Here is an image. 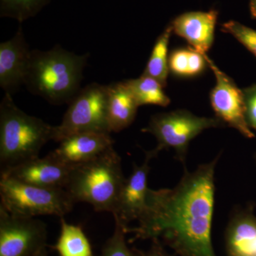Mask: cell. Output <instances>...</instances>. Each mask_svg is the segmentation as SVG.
I'll list each match as a JSON object with an SVG mask.
<instances>
[{
  "mask_svg": "<svg viewBox=\"0 0 256 256\" xmlns=\"http://www.w3.org/2000/svg\"><path fill=\"white\" fill-rule=\"evenodd\" d=\"M210 163L184 172L174 188L149 190L148 206L136 228V238H162L180 256H216L212 242L215 204V168Z\"/></svg>",
  "mask_w": 256,
  "mask_h": 256,
  "instance_id": "cell-1",
  "label": "cell"
},
{
  "mask_svg": "<svg viewBox=\"0 0 256 256\" xmlns=\"http://www.w3.org/2000/svg\"><path fill=\"white\" fill-rule=\"evenodd\" d=\"M88 54L76 55L57 46L32 50L24 85L30 92L55 105L70 102L80 92Z\"/></svg>",
  "mask_w": 256,
  "mask_h": 256,
  "instance_id": "cell-2",
  "label": "cell"
},
{
  "mask_svg": "<svg viewBox=\"0 0 256 256\" xmlns=\"http://www.w3.org/2000/svg\"><path fill=\"white\" fill-rule=\"evenodd\" d=\"M126 178L114 148L95 159L73 165L65 190L75 203L85 202L96 212L112 213Z\"/></svg>",
  "mask_w": 256,
  "mask_h": 256,
  "instance_id": "cell-3",
  "label": "cell"
},
{
  "mask_svg": "<svg viewBox=\"0 0 256 256\" xmlns=\"http://www.w3.org/2000/svg\"><path fill=\"white\" fill-rule=\"evenodd\" d=\"M53 126L25 114L5 94L0 104L1 171L38 158L42 148L52 140Z\"/></svg>",
  "mask_w": 256,
  "mask_h": 256,
  "instance_id": "cell-4",
  "label": "cell"
},
{
  "mask_svg": "<svg viewBox=\"0 0 256 256\" xmlns=\"http://www.w3.org/2000/svg\"><path fill=\"white\" fill-rule=\"evenodd\" d=\"M0 206L8 213L28 218L44 215L63 218L76 204L64 188L34 186L5 176L0 180Z\"/></svg>",
  "mask_w": 256,
  "mask_h": 256,
  "instance_id": "cell-5",
  "label": "cell"
},
{
  "mask_svg": "<svg viewBox=\"0 0 256 256\" xmlns=\"http://www.w3.org/2000/svg\"><path fill=\"white\" fill-rule=\"evenodd\" d=\"M222 126L223 122L217 118L198 117L185 110L154 114L142 132L153 134L158 146L146 154L153 159L160 152L172 149L175 158L186 166L188 144L192 140L205 130Z\"/></svg>",
  "mask_w": 256,
  "mask_h": 256,
  "instance_id": "cell-6",
  "label": "cell"
},
{
  "mask_svg": "<svg viewBox=\"0 0 256 256\" xmlns=\"http://www.w3.org/2000/svg\"><path fill=\"white\" fill-rule=\"evenodd\" d=\"M107 104V86L94 82L80 90L69 102L62 122L53 126L52 140L60 142L69 136L82 132L110 133Z\"/></svg>",
  "mask_w": 256,
  "mask_h": 256,
  "instance_id": "cell-7",
  "label": "cell"
},
{
  "mask_svg": "<svg viewBox=\"0 0 256 256\" xmlns=\"http://www.w3.org/2000/svg\"><path fill=\"white\" fill-rule=\"evenodd\" d=\"M46 239L42 220L16 216L0 206V256H34L46 248Z\"/></svg>",
  "mask_w": 256,
  "mask_h": 256,
  "instance_id": "cell-8",
  "label": "cell"
},
{
  "mask_svg": "<svg viewBox=\"0 0 256 256\" xmlns=\"http://www.w3.org/2000/svg\"><path fill=\"white\" fill-rule=\"evenodd\" d=\"M204 56L216 80L215 87L210 92V100L217 118L224 124L237 130L244 137L255 138L246 117L244 92L237 86L233 79L218 68L207 54Z\"/></svg>",
  "mask_w": 256,
  "mask_h": 256,
  "instance_id": "cell-9",
  "label": "cell"
},
{
  "mask_svg": "<svg viewBox=\"0 0 256 256\" xmlns=\"http://www.w3.org/2000/svg\"><path fill=\"white\" fill-rule=\"evenodd\" d=\"M152 159L146 154L144 163L140 166L133 164L130 176L126 178L118 200L116 203L112 215L114 222L126 228L133 220H139L144 214L148 206V178L150 166V162Z\"/></svg>",
  "mask_w": 256,
  "mask_h": 256,
  "instance_id": "cell-10",
  "label": "cell"
},
{
  "mask_svg": "<svg viewBox=\"0 0 256 256\" xmlns=\"http://www.w3.org/2000/svg\"><path fill=\"white\" fill-rule=\"evenodd\" d=\"M72 168L48 154L44 158H36L3 170L1 176L34 186L65 190Z\"/></svg>",
  "mask_w": 256,
  "mask_h": 256,
  "instance_id": "cell-11",
  "label": "cell"
},
{
  "mask_svg": "<svg viewBox=\"0 0 256 256\" xmlns=\"http://www.w3.org/2000/svg\"><path fill=\"white\" fill-rule=\"evenodd\" d=\"M31 54L22 28L12 38L0 44V86L5 94L12 95L24 84Z\"/></svg>",
  "mask_w": 256,
  "mask_h": 256,
  "instance_id": "cell-12",
  "label": "cell"
},
{
  "mask_svg": "<svg viewBox=\"0 0 256 256\" xmlns=\"http://www.w3.org/2000/svg\"><path fill=\"white\" fill-rule=\"evenodd\" d=\"M60 143L48 154L63 164L73 166L100 156L114 148V140L110 133L82 132L69 136Z\"/></svg>",
  "mask_w": 256,
  "mask_h": 256,
  "instance_id": "cell-13",
  "label": "cell"
},
{
  "mask_svg": "<svg viewBox=\"0 0 256 256\" xmlns=\"http://www.w3.org/2000/svg\"><path fill=\"white\" fill-rule=\"evenodd\" d=\"M218 15L216 10L188 12L178 15L170 25L173 32L184 38L191 48L204 55L213 44Z\"/></svg>",
  "mask_w": 256,
  "mask_h": 256,
  "instance_id": "cell-14",
  "label": "cell"
},
{
  "mask_svg": "<svg viewBox=\"0 0 256 256\" xmlns=\"http://www.w3.org/2000/svg\"><path fill=\"white\" fill-rule=\"evenodd\" d=\"M228 256H256V216L254 206L234 210L225 234Z\"/></svg>",
  "mask_w": 256,
  "mask_h": 256,
  "instance_id": "cell-15",
  "label": "cell"
},
{
  "mask_svg": "<svg viewBox=\"0 0 256 256\" xmlns=\"http://www.w3.org/2000/svg\"><path fill=\"white\" fill-rule=\"evenodd\" d=\"M108 86L107 120L110 132H119L136 118L139 105L124 82Z\"/></svg>",
  "mask_w": 256,
  "mask_h": 256,
  "instance_id": "cell-16",
  "label": "cell"
},
{
  "mask_svg": "<svg viewBox=\"0 0 256 256\" xmlns=\"http://www.w3.org/2000/svg\"><path fill=\"white\" fill-rule=\"evenodd\" d=\"M60 256H94L92 245L78 226L69 224L60 218V237L53 247Z\"/></svg>",
  "mask_w": 256,
  "mask_h": 256,
  "instance_id": "cell-17",
  "label": "cell"
},
{
  "mask_svg": "<svg viewBox=\"0 0 256 256\" xmlns=\"http://www.w3.org/2000/svg\"><path fill=\"white\" fill-rule=\"evenodd\" d=\"M172 33V28L170 24L158 37L143 73L156 78L164 87L166 86L170 72L168 47Z\"/></svg>",
  "mask_w": 256,
  "mask_h": 256,
  "instance_id": "cell-18",
  "label": "cell"
},
{
  "mask_svg": "<svg viewBox=\"0 0 256 256\" xmlns=\"http://www.w3.org/2000/svg\"><path fill=\"white\" fill-rule=\"evenodd\" d=\"M139 106L156 105L168 106L170 99L163 86L156 78L142 74L140 78L126 80Z\"/></svg>",
  "mask_w": 256,
  "mask_h": 256,
  "instance_id": "cell-19",
  "label": "cell"
},
{
  "mask_svg": "<svg viewBox=\"0 0 256 256\" xmlns=\"http://www.w3.org/2000/svg\"><path fill=\"white\" fill-rule=\"evenodd\" d=\"M50 0H0L1 18H14L23 22L38 14Z\"/></svg>",
  "mask_w": 256,
  "mask_h": 256,
  "instance_id": "cell-20",
  "label": "cell"
},
{
  "mask_svg": "<svg viewBox=\"0 0 256 256\" xmlns=\"http://www.w3.org/2000/svg\"><path fill=\"white\" fill-rule=\"evenodd\" d=\"M126 228L116 222L114 233L102 247L100 256H137L136 248H130L126 242Z\"/></svg>",
  "mask_w": 256,
  "mask_h": 256,
  "instance_id": "cell-21",
  "label": "cell"
},
{
  "mask_svg": "<svg viewBox=\"0 0 256 256\" xmlns=\"http://www.w3.org/2000/svg\"><path fill=\"white\" fill-rule=\"evenodd\" d=\"M222 31L230 34L256 56V31L236 21L223 24Z\"/></svg>",
  "mask_w": 256,
  "mask_h": 256,
  "instance_id": "cell-22",
  "label": "cell"
},
{
  "mask_svg": "<svg viewBox=\"0 0 256 256\" xmlns=\"http://www.w3.org/2000/svg\"><path fill=\"white\" fill-rule=\"evenodd\" d=\"M190 48H180L172 52L169 57V68L178 76L188 77Z\"/></svg>",
  "mask_w": 256,
  "mask_h": 256,
  "instance_id": "cell-23",
  "label": "cell"
},
{
  "mask_svg": "<svg viewBox=\"0 0 256 256\" xmlns=\"http://www.w3.org/2000/svg\"><path fill=\"white\" fill-rule=\"evenodd\" d=\"M246 104V117L250 129L256 131V84L244 90Z\"/></svg>",
  "mask_w": 256,
  "mask_h": 256,
  "instance_id": "cell-24",
  "label": "cell"
},
{
  "mask_svg": "<svg viewBox=\"0 0 256 256\" xmlns=\"http://www.w3.org/2000/svg\"><path fill=\"white\" fill-rule=\"evenodd\" d=\"M206 60L204 55L190 47L188 77L195 76L202 74L206 68Z\"/></svg>",
  "mask_w": 256,
  "mask_h": 256,
  "instance_id": "cell-25",
  "label": "cell"
},
{
  "mask_svg": "<svg viewBox=\"0 0 256 256\" xmlns=\"http://www.w3.org/2000/svg\"><path fill=\"white\" fill-rule=\"evenodd\" d=\"M152 245L146 252H142L136 249L137 256H171L164 250L160 242V239H152Z\"/></svg>",
  "mask_w": 256,
  "mask_h": 256,
  "instance_id": "cell-26",
  "label": "cell"
},
{
  "mask_svg": "<svg viewBox=\"0 0 256 256\" xmlns=\"http://www.w3.org/2000/svg\"><path fill=\"white\" fill-rule=\"evenodd\" d=\"M249 6L252 18L256 20V0H249Z\"/></svg>",
  "mask_w": 256,
  "mask_h": 256,
  "instance_id": "cell-27",
  "label": "cell"
},
{
  "mask_svg": "<svg viewBox=\"0 0 256 256\" xmlns=\"http://www.w3.org/2000/svg\"><path fill=\"white\" fill-rule=\"evenodd\" d=\"M34 256H48L46 248H44V250H42V252H38V254H37L36 255H35Z\"/></svg>",
  "mask_w": 256,
  "mask_h": 256,
  "instance_id": "cell-28",
  "label": "cell"
},
{
  "mask_svg": "<svg viewBox=\"0 0 256 256\" xmlns=\"http://www.w3.org/2000/svg\"></svg>",
  "mask_w": 256,
  "mask_h": 256,
  "instance_id": "cell-29",
  "label": "cell"
}]
</instances>
